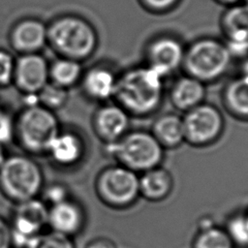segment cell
<instances>
[{
	"mask_svg": "<svg viewBox=\"0 0 248 248\" xmlns=\"http://www.w3.org/2000/svg\"><path fill=\"white\" fill-rule=\"evenodd\" d=\"M165 78L145 64L119 73L112 101L132 118L156 113L165 98Z\"/></svg>",
	"mask_w": 248,
	"mask_h": 248,
	"instance_id": "1",
	"label": "cell"
},
{
	"mask_svg": "<svg viewBox=\"0 0 248 248\" xmlns=\"http://www.w3.org/2000/svg\"><path fill=\"white\" fill-rule=\"evenodd\" d=\"M104 150L114 163L138 174L161 166L166 150L149 130L131 129L117 141L105 144Z\"/></svg>",
	"mask_w": 248,
	"mask_h": 248,
	"instance_id": "2",
	"label": "cell"
},
{
	"mask_svg": "<svg viewBox=\"0 0 248 248\" xmlns=\"http://www.w3.org/2000/svg\"><path fill=\"white\" fill-rule=\"evenodd\" d=\"M232 56L225 43L203 38L185 48L181 70L205 85L223 78L232 65Z\"/></svg>",
	"mask_w": 248,
	"mask_h": 248,
	"instance_id": "3",
	"label": "cell"
},
{
	"mask_svg": "<svg viewBox=\"0 0 248 248\" xmlns=\"http://www.w3.org/2000/svg\"><path fill=\"white\" fill-rule=\"evenodd\" d=\"M44 185L43 170L29 155L7 156L0 167V192L15 204L38 198Z\"/></svg>",
	"mask_w": 248,
	"mask_h": 248,
	"instance_id": "4",
	"label": "cell"
},
{
	"mask_svg": "<svg viewBox=\"0 0 248 248\" xmlns=\"http://www.w3.org/2000/svg\"><path fill=\"white\" fill-rule=\"evenodd\" d=\"M61 130L55 112L41 105L22 108L15 117V140L28 154L43 155Z\"/></svg>",
	"mask_w": 248,
	"mask_h": 248,
	"instance_id": "5",
	"label": "cell"
},
{
	"mask_svg": "<svg viewBox=\"0 0 248 248\" xmlns=\"http://www.w3.org/2000/svg\"><path fill=\"white\" fill-rule=\"evenodd\" d=\"M98 200L113 210H125L140 199L139 174L119 164L103 168L94 180Z\"/></svg>",
	"mask_w": 248,
	"mask_h": 248,
	"instance_id": "6",
	"label": "cell"
},
{
	"mask_svg": "<svg viewBox=\"0 0 248 248\" xmlns=\"http://www.w3.org/2000/svg\"><path fill=\"white\" fill-rule=\"evenodd\" d=\"M47 39L61 57L81 62L96 50L98 39L93 27L76 16L57 19L47 31Z\"/></svg>",
	"mask_w": 248,
	"mask_h": 248,
	"instance_id": "7",
	"label": "cell"
},
{
	"mask_svg": "<svg viewBox=\"0 0 248 248\" xmlns=\"http://www.w3.org/2000/svg\"><path fill=\"white\" fill-rule=\"evenodd\" d=\"M185 143L196 148L209 147L222 138L226 121L221 109L203 102L182 115Z\"/></svg>",
	"mask_w": 248,
	"mask_h": 248,
	"instance_id": "8",
	"label": "cell"
},
{
	"mask_svg": "<svg viewBox=\"0 0 248 248\" xmlns=\"http://www.w3.org/2000/svg\"><path fill=\"white\" fill-rule=\"evenodd\" d=\"M47 218L48 206L40 197L16 203L9 222L14 248H24L33 237L45 232Z\"/></svg>",
	"mask_w": 248,
	"mask_h": 248,
	"instance_id": "9",
	"label": "cell"
},
{
	"mask_svg": "<svg viewBox=\"0 0 248 248\" xmlns=\"http://www.w3.org/2000/svg\"><path fill=\"white\" fill-rule=\"evenodd\" d=\"M132 117L114 101L99 104L91 118L92 130L96 138L105 144L121 139L131 130Z\"/></svg>",
	"mask_w": 248,
	"mask_h": 248,
	"instance_id": "10",
	"label": "cell"
},
{
	"mask_svg": "<svg viewBox=\"0 0 248 248\" xmlns=\"http://www.w3.org/2000/svg\"><path fill=\"white\" fill-rule=\"evenodd\" d=\"M185 47L176 39L163 36L151 41L145 48V65L165 79L181 70Z\"/></svg>",
	"mask_w": 248,
	"mask_h": 248,
	"instance_id": "11",
	"label": "cell"
},
{
	"mask_svg": "<svg viewBox=\"0 0 248 248\" xmlns=\"http://www.w3.org/2000/svg\"><path fill=\"white\" fill-rule=\"evenodd\" d=\"M47 61L38 53L21 54L15 63L13 84L21 94L38 93L48 81Z\"/></svg>",
	"mask_w": 248,
	"mask_h": 248,
	"instance_id": "12",
	"label": "cell"
},
{
	"mask_svg": "<svg viewBox=\"0 0 248 248\" xmlns=\"http://www.w3.org/2000/svg\"><path fill=\"white\" fill-rule=\"evenodd\" d=\"M225 43L232 56L248 54V5L245 2L229 6L222 17Z\"/></svg>",
	"mask_w": 248,
	"mask_h": 248,
	"instance_id": "13",
	"label": "cell"
},
{
	"mask_svg": "<svg viewBox=\"0 0 248 248\" xmlns=\"http://www.w3.org/2000/svg\"><path fill=\"white\" fill-rule=\"evenodd\" d=\"M117 73L108 65L98 64L83 71L79 85L83 95L98 104L112 101L116 88Z\"/></svg>",
	"mask_w": 248,
	"mask_h": 248,
	"instance_id": "14",
	"label": "cell"
},
{
	"mask_svg": "<svg viewBox=\"0 0 248 248\" xmlns=\"http://www.w3.org/2000/svg\"><path fill=\"white\" fill-rule=\"evenodd\" d=\"M86 153L83 137L73 130H61L52 139L46 155L58 167L73 168L80 164Z\"/></svg>",
	"mask_w": 248,
	"mask_h": 248,
	"instance_id": "15",
	"label": "cell"
},
{
	"mask_svg": "<svg viewBox=\"0 0 248 248\" xmlns=\"http://www.w3.org/2000/svg\"><path fill=\"white\" fill-rule=\"evenodd\" d=\"M86 223V213L81 203L72 197L48 206L47 227L50 231L73 237L79 234Z\"/></svg>",
	"mask_w": 248,
	"mask_h": 248,
	"instance_id": "16",
	"label": "cell"
},
{
	"mask_svg": "<svg viewBox=\"0 0 248 248\" xmlns=\"http://www.w3.org/2000/svg\"><path fill=\"white\" fill-rule=\"evenodd\" d=\"M168 96L172 108L184 113L205 101L206 85L183 74L171 82Z\"/></svg>",
	"mask_w": 248,
	"mask_h": 248,
	"instance_id": "17",
	"label": "cell"
},
{
	"mask_svg": "<svg viewBox=\"0 0 248 248\" xmlns=\"http://www.w3.org/2000/svg\"><path fill=\"white\" fill-rule=\"evenodd\" d=\"M140 197L149 202H161L172 193L174 179L162 165L139 174Z\"/></svg>",
	"mask_w": 248,
	"mask_h": 248,
	"instance_id": "18",
	"label": "cell"
},
{
	"mask_svg": "<svg viewBox=\"0 0 248 248\" xmlns=\"http://www.w3.org/2000/svg\"><path fill=\"white\" fill-rule=\"evenodd\" d=\"M221 102L229 115L248 122V76L238 74L229 79L222 88Z\"/></svg>",
	"mask_w": 248,
	"mask_h": 248,
	"instance_id": "19",
	"label": "cell"
},
{
	"mask_svg": "<svg viewBox=\"0 0 248 248\" xmlns=\"http://www.w3.org/2000/svg\"><path fill=\"white\" fill-rule=\"evenodd\" d=\"M149 131L165 150L175 149L185 143L182 115L175 112L158 115Z\"/></svg>",
	"mask_w": 248,
	"mask_h": 248,
	"instance_id": "20",
	"label": "cell"
},
{
	"mask_svg": "<svg viewBox=\"0 0 248 248\" xmlns=\"http://www.w3.org/2000/svg\"><path fill=\"white\" fill-rule=\"evenodd\" d=\"M47 40L46 27L37 20H24L18 23L12 33V45L21 54L37 53Z\"/></svg>",
	"mask_w": 248,
	"mask_h": 248,
	"instance_id": "21",
	"label": "cell"
},
{
	"mask_svg": "<svg viewBox=\"0 0 248 248\" xmlns=\"http://www.w3.org/2000/svg\"><path fill=\"white\" fill-rule=\"evenodd\" d=\"M192 248H235L223 226L209 216L202 217L192 241Z\"/></svg>",
	"mask_w": 248,
	"mask_h": 248,
	"instance_id": "22",
	"label": "cell"
},
{
	"mask_svg": "<svg viewBox=\"0 0 248 248\" xmlns=\"http://www.w3.org/2000/svg\"><path fill=\"white\" fill-rule=\"evenodd\" d=\"M83 71L81 62L60 56L49 64V81L69 90L79 84Z\"/></svg>",
	"mask_w": 248,
	"mask_h": 248,
	"instance_id": "23",
	"label": "cell"
},
{
	"mask_svg": "<svg viewBox=\"0 0 248 248\" xmlns=\"http://www.w3.org/2000/svg\"><path fill=\"white\" fill-rule=\"evenodd\" d=\"M223 227L235 248H248V214L246 209L230 213Z\"/></svg>",
	"mask_w": 248,
	"mask_h": 248,
	"instance_id": "24",
	"label": "cell"
},
{
	"mask_svg": "<svg viewBox=\"0 0 248 248\" xmlns=\"http://www.w3.org/2000/svg\"><path fill=\"white\" fill-rule=\"evenodd\" d=\"M37 94L39 105L54 112L57 109L62 108L69 99V90L50 81H48Z\"/></svg>",
	"mask_w": 248,
	"mask_h": 248,
	"instance_id": "25",
	"label": "cell"
},
{
	"mask_svg": "<svg viewBox=\"0 0 248 248\" xmlns=\"http://www.w3.org/2000/svg\"><path fill=\"white\" fill-rule=\"evenodd\" d=\"M24 248H76V245L73 237L49 230L33 237Z\"/></svg>",
	"mask_w": 248,
	"mask_h": 248,
	"instance_id": "26",
	"label": "cell"
},
{
	"mask_svg": "<svg viewBox=\"0 0 248 248\" xmlns=\"http://www.w3.org/2000/svg\"><path fill=\"white\" fill-rule=\"evenodd\" d=\"M39 197L47 206H51L70 199L71 195L69 188L65 184L52 182L44 185Z\"/></svg>",
	"mask_w": 248,
	"mask_h": 248,
	"instance_id": "27",
	"label": "cell"
},
{
	"mask_svg": "<svg viewBox=\"0 0 248 248\" xmlns=\"http://www.w3.org/2000/svg\"><path fill=\"white\" fill-rule=\"evenodd\" d=\"M15 140V117L0 106V143L7 145Z\"/></svg>",
	"mask_w": 248,
	"mask_h": 248,
	"instance_id": "28",
	"label": "cell"
},
{
	"mask_svg": "<svg viewBox=\"0 0 248 248\" xmlns=\"http://www.w3.org/2000/svg\"><path fill=\"white\" fill-rule=\"evenodd\" d=\"M16 59L6 50L0 49V88L13 84Z\"/></svg>",
	"mask_w": 248,
	"mask_h": 248,
	"instance_id": "29",
	"label": "cell"
},
{
	"mask_svg": "<svg viewBox=\"0 0 248 248\" xmlns=\"http://www.w3.org/2000/svg\"><path fill=\"white\" fill-rule=\"evenodd\" d=\"M0 248H14L10 223L0 216Z\"/></svg>",
	"mask_w": 248,
	"mask_h": 248,
	"instance_id": "30",
	"label": "cell"
},
{
	"mask_svg": "<svg viewBox=\"0 0 248 248\" xmlns=\"http://www.w3.org/2000/svg\"><path fill=\"white\" fill-rule=\"evenodd\" d=\"M84 248H117V245L109 237L97 236L88 241Z\"/></svg>",
	"mask_w": 248,
	"mask_h": 248,
	"instance_id": "31",
	"label": "cell"
},
{
	"mask_svg": "<svg viewBox=\"0 0 248 248\" xmlns=\"http://www.w3.org/2000/svg\"><path fill=\"white\" fill-rule=\"evenodd\" d=\"M178 0H142L147 8L154 11H164L172 7Z\"/></svg>",
	"mask_w": 248,
	"mask_h": 248,
	"instance_id": "32",
	"label": "cell"
},
{
	"mask_svg": "<svg viewBox=\"0 0 248 248\" xmlns=\"http://www.w3.org/2000/svg\"><path fill=\"white\" fill-rule=\"evenodd\" d=\"M239 74L248 76V54L244 57V60H243V62H242L241 70H240V73H239Z\"/></svg>",
	"mask_w": 248,
	"mask_h": 248,
	"instance_id": "33",
	"label": "cell"
},
{
	"mask_svg": "<svg viewBox=\"0 0 248 248\" xmlns=\"http://www.w3.org/2000/svg\"><path fill=\"white\" fill-rule=\"evenodd\" d=\"M6 157H7V155H6V151H5V145L0 143V167L4 163Z\"/></svg>",
	"mask_w": 248,
	"mask_h": 248,
	"instance_id": "34",
	"label": "cell"
},
{
	"mask_svg": "<svg viewBox=\"0 0 248 248\" xmlns=\"http://www.w3.org/2000/svg\"><path fill=\"white\" fill-rule=\"evenodd\" d=\"M216 1L220 2V3H223V4H226L228 6H232V5H234V4L244 2V0H216Z\"/></svg>",
	"mask_w": 248,
	"mask_h": 248,
	"instance_id": "35",
	"label": "cell"
},
{
	"mask_svg": "<svg viewBox=\"0 0 248 248\" xmlns=\"http://www.w3.org/2000/svg\"><path fill=\"white\" fill-rule=\"evenodd\" d=\"M244 2H245L247 5H248V0H244Z\"/></svg>",
	"mask_w": 248,
	"mask_h": 248,
	"instance_id": "36",
	"label": "cell"
},
{
	"mask_svg": "<svg viewBox=\"0 0 248 248\" xmlns=\"http://www.w3.org/2000/svg\"><path fill=\"white\" fill-rule=\"evenodd\" d=\"M246 212H247V214H248V208H247V209H246Z\"/></svg>",
	"mask_w": 248,
	"mask_h": 248,
	"instance_id": "37",
	"label": "cell"
}]
</instances>
